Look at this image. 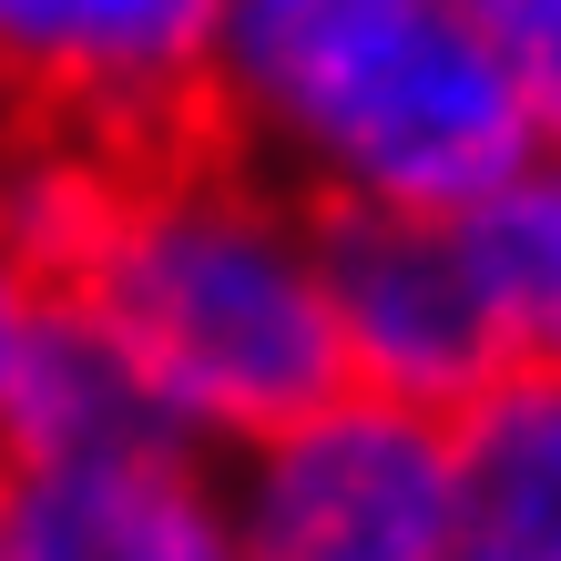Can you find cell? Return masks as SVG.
Listing matches in <instances>:
<instances>
[{"label":"cell","mask_w":561,"mask_h":561,"mask_svg":"<svg viewBox=\"0 0 561 561\" xmlns=\"http://www.w3.org/2000/svg\"><path fill=\"white\" fill-rule=\"evenodd\" d=\"M134 357L153 419L194 449H245L255 428L347 388L317 205L225 144H144L92 215L82 255L51 276Z\"/></svg>","instance_id":"obj_1"},{"label":"cell","mask_w":561,"mask_h":561,"mask_svg":"<svg viewBox=\"0 0 561 561\" xmlns=\"http://www.w3.org/2000/svg\"><path fill=\"white\" fill-rule=\"evenodd\" d=\"M205 123L307 205L459 215L541 153L501 42L459 0H215Z\"/></svg>","instance_id":"obj_2"},{"label":"cell","mask_w":561,"mask_h":561,"mask_svg":"<svg viewBox=\"0 0 561 561\" xmlns=\"http://www.w3.org/2000/svg\"><path fill=\"white\" fill-rule=\"evenodd\" d=\"M225 501L245 561H459V419L347 378L255 428Z\"/></svg>","instance_id":"obj_3"},{"label":"cell","mask_w":561,"mask_h":561,"mask_svg":"<svg viewBox=\"0 0 561 561\" xmlns=\"http://www.w3.org/2000/svg\"><path fill=\"white\" fill-rule=\"evenodd\" d=\"M317 236H327V296H337V347H347L357 388H388V399L459 419L511 368L449 215L317 205Z\"/></svg>","instance_id":"obj_4"},{"label":"cell","mask_w":561,"mask_h":561,"mask_svg":"<svg viewBox=\"0 0 561 561\" xmlns=\"http://www.w3.org/2000/svg\"><path fill=\"white\" fill-rule=\"evenodd\" d=\"M215 0H0V92L31 123H72L123 153L205 123Z\"/></svg>","instance_id":"obj_5"},{"label":"cell","mask_w":561,"mask_h":561,"mask_svg":"<svg viewBox=\"0 0 561 561\" xmlns=\"http://www.w3.org/2000/svg\"><path fill=\"white\" fill-rule=\"evenodd\" d=\"M11 561H245L215 449L123 439L82 459H11Z\"/></svg>","instance_id":"obj_6"},{"label":"cell","mask_w":561,"mask_h":561,"mask_svg":"<svg viewBox=\"0 0 561 561\" xmlns=\"http://www.w3.org/2000/svg\"><path fill=\"white\" fill-rule=\"evenodd\" d=\"M459 561H561V378L501 368L459 409Z\"/></svg>","instance_id":"obj_7"},{"label":"cell","mask_w":561,"mask_h":561,"mask_svg":"<svg viewBox=\"0 0 561 561\" xmlns=\"http://www.w3.org/2000/svg\"><path fill=\"white\" fill-rule=\"evenodd\" d=\"M123 439H174V428L153 419L134 357L92 327V307L42 286L31 337L11 357V399H0V459H82V449H123Z\"/></svg>","instance_id":"obj_8"},{"label":"cell","mask_w":561,"mask_h":561,"mask_svg":"<svg viewBox=\"0 0 561 561\" xmlns=\"http://www.w3.org/2000/svg\"><path fill=\"white\" fill-rule=\"evenodd\" d=\"M459 245H470V276L490 296V327H501L511 368H551L561 378V144L520 153L480 205H459Z\"/></svg>","instance_id":"obj_9"},{"label":"cell","mask_w":561,"mask_h":561,"mask_svg":"<svg viewBox=\"0 0 561 561\" xmlns=\"http://www.w3.org/2000/svg\"><path fill=\"white\" fill-rule=\"evenodd\" d=\"M459 11L501 42L520 103L541 123V144H561V0H459Z\"/></svg>","instance_id":"obj_10"},{"label":"cell","mask_w":561,"mask_h":561,"mask_svg":"<svg viewBox=\"0 0 561 561\" xmlns=\"http://www.w3.org/2000/svg\"><path fill=\"white\" fill-rule=\"evenodd\" d=\"M31 307H42V276L11 255V236H0V399H11V357L31 337Z\"/></svg>","instance_id":"obj_11"},{"label":"cell","mask_w":561,"mask_h":561,"mask_svg":"<svg viewBox=\"0 0 561 561\" xmlns=\"http://www.w3.org/2000/svg\"><path fill=\"white\" fill-rule=\"evenodd\" d=\"M21 144H31V113L0 92V184H11V163H21Z\"/></svg>","instance_id":"obj_12"},{"label":"cell","mask_w":561,"mask_h":561,"mask_svg":"<svg viewBox=\"0 0 561 561\" xmlns=\"http://www.w3.org/2000/svg\"><path fill=\"white\" fill-rule=\"evenodd\" d=\"M0 561H11V459H0Z\"/></svg>","instance_id":"obj_13"}]
</instances>
